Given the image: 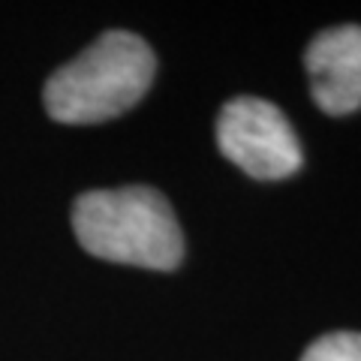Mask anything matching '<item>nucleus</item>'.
<instances>
[{
    "label": "nucleus",
    "mask_w": 361,
    "mask_h": 361,
    "mask_svg": "<svg viewBox=\"0 0 361 361\" xmlns=\"http://www.w3.org/2000/svg\"><path fill=\"white\" fill-rule=\"evenodd\" d=\"M154 51L135 33H103L90 49L49 78L45 109L61 123H99L123 115L148 94Z\"/></svg>",
    "instance_id": "f03ea898"
},
{
    "label": "nucleus",
    "mask_w": 361,
    "mask_h": 361,
    "mask_svg": "<svg viewBox=\"0 0 361 361\" xmlns=\"http://www.w3.org/2000/svg\"><path fill=\"white\" fill-rule=\"evenodd\" d=\"M73 229L78 244L106 262L172 271L184 256L175 214L151 187L85 193L73 208Z\"/></svg>",
    "instance_id": "f257e3e1"
},
{
    "label": "nucleus",
    "mask_w": 361,
    "mask_h": 361,
    "mask_svg": "<svg viewBox=\"0 0 361 361\" xmlns=\"http://www.w3.org/2000/svg\"><path fill=\"white\" fill-rule=\"evenodd\" d=\"M301 361H361V334L334 331L307 346Z\"/></svg>",
    "instance_id": "39448f33"
},
{
    "label": "nucleus",
    "mask_w": 361,
    "mask_h": 361,
    "mask_svg": "<svg viewBox=\"0 0 361 361\" xmlns=\"http://www.w3.org/2000/svg\"><path fill=\"white\" fill-rule=\"evenodd\" d=\"M217 145L223 157L259 180H280L298 172L301 148L295 130L274 103L238 97L217 118Z\"/></svg>",
    "instance_id": "7ed1b4c3"
},
{
    "label": "nucleus",
    "mask_w": 361,
    "mask_h": 361,
    "mask_svg": "<svg viewBox=\"0 0 361 361\" xmlns=\"http://www.w3.org/2000/svg\"><path fill=\"white\" fill-rule=\"evenodd\" d=\"M304 66L322 111L349 115L361 106V27L346 25L319 33L304 54Z\"/></svg>",
    "instance_id": "20e7f679"
}]
</instances>
